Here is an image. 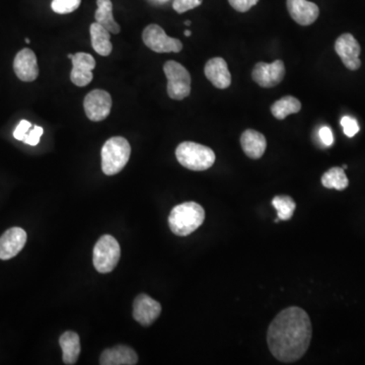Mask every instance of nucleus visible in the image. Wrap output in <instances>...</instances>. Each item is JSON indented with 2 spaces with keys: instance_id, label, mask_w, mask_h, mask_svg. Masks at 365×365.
Returning <instances> with one entry per match:
<instances>
[{
  "instance_id": "1",
  "label": "nucleus",
  "mask_w": 365,
  "mask_h": 365,
  "mask_svg": "<svg viewBox=\"0 0 365 365\" xmlns=\"http://www.w3.org/2000/svg\"><path fill=\"white\" fill-rule=\"evenodd\" d=\"M311 335L313 328L306 311L297 307H287L268 328V347L277 360L291 364L306 354Z\"/></svg>"
},
{
  "instance_id": "2",
  "label": "nucleus",
  "mask_w": 365,
  "mask_h": 365,
  "mask_svg": "<svg viewBox=\"0 0 365 365\" xmlns=\"http://www.w3.org/2000/svg\"><path fill=\"white\" fill-rule=\"evenodd\" d=\"M205 211L196 202H186L173 208L168 216L171 230L179 237H187L202 225Z\"/></svg>"
},
{
  "instance_id": "3",
  "label": "nucleus",
  "mask_w": 365,
  "mask_h": 365,
  "mask_svg": "<svg viewBox=\"0 0 365 365\" xmlns=\"http://www.w3.org/2000/svg\"><path fill=\"white\" fill-rule=\"evenodd\" d=\"M131 147L121 136L110 138L101 149V170L107 175L121 172L130 159Z\"/></svg>"
},
{
  "instance_id": "4",
  "label": "nucleus",
  "mask_w": 365,
  "mask_h": 365,
  "mask_svg": "<svg viewBox=\"0 0 365 365\" xmlns=\"http://www.w3.org/2000/svg\"><path fill=\"white\" fill-rule=\"evenodd\" d=\"M175 156L184 168L195 172L206 171L216 163L214 150L196 142H182L175 149Z\"/></svg>"
},
{
  "instance_id": "5",
  "label": "nucleus",
  "mask_w": 365,
  "mask_h": 365,
  "mask_svg": "<svg viewBox=\"0 0 365 365\" xmlns=\"http://www.w3.org/2000/svg\"><path fill=\"white\" fill-rule=\"evenodd\" d=\"M121 257L119 242L112 235H105L97 242L94 248V266L100 273H110L116 268Z\"/></svg>"
},
{
  "instance_id": "6",
  "label": "nucleus",
  "mask_w": 365,
  "mask_h": 365,
  "mask_svg": "<svg viewBox=\"0 0 365 365\" xmlns=\"http://www.w3.org/2000/svg\"><path fill=\"white\" fill-rule=\"evenodd\" d=\"M163 71L168 78V94L173 100L182 101L191 92V75L182 64L178 62H166Z\"/></svg>"
},
{
  "instance_id": "7",
  "label": "nucleus",
  "mask_w": 365,
  "mask_h": 365,
  "mask_svg": "<svg viewBox=\"0 0 365 365\" xmlns=\"http://www.w3.org/2000/svg\"><path fill=\"white\" fill-rule=\"evenodd\" d=\"M142 40L147 47L156 53H179L182 49L181 41L171 38L163 27L156 24L147 25L143 30Z\"/></svg>"
},
{
  "instance_id": "8",
  "label": "nucleus",
  "mask_w": 365,
  "mask_h": 365,
  "mask_svg": "<svg viewBox=\"0 0 365 365\" xmlns=\"http://www.w3.org/2000/svg\"><path fill=\"white\" fill-rule=\"evenodd\" d=\"M83 108L85 115L91 121H103L110 115L112 97L103 89H94L85 96Z\"/></svg>"
},
{
  "instance_id": "9",
  "label": "nucleus",
  "mask_w": 365,
  "mask_h": 365,
  "mask_svg": "<svg viewBox=\"0 0 365 365\" xmlns=\"http://www.w3.org/2000/svg\"><path fill=\"white\" fill-rule=\"evenodd\" d=\"M285 75V66L281 60H276L272 63L259 62L254 67L252 78L254 82L262 87H276L283 82Z\"/></svg>"
},
{
  "instance_id": "10",
  "label": "nucleus",
  "mask_w": 365,
  "mask_h": 365,
  "mask_svg": "<svg viewBox=\"0 0 365 365\" xmlns=\"http://www.w3.org/2000/svg\"><path fill=\"white\" fill-rule=\"evenodd\" d=\"M73 70L70 80L76 87H87L92 82L94 75L92 70L96 68V60L89 53L78 52L71 57Z\"/></svg>"
},
{
  "instance_id": "11",
  "label": "nucleus",
  "mask_w": 365,
  "mask_h": 365,
  "mask_svg": "<svg viewBox=\"0 0 365 365\" xmlns=\"http://www.w3.org/2000/svg\"><path fill=\"white\" fill-rule=\"evenodd\" d=\"M335 51L340 57L344 66L350 70H357L361 66L360 62V45L351 34H343L335 43Z\"/></svg>"
},
{
  "instance_id": "12",
  "label": "nucleus",
  "mask_w": 365,
  "mask_h": 365,
  "mask_svg": "<svg viewBox=\"0 0 365 365\" xmlns=\"http://www.w3.org/2000/svg\"><path fill=\"white\" fill-rule=\"evenodd\" d=\"M161 313V306L147 295H140L133 302V318L143 327L154 324Z\"/></svg>"
},
{
  "instance_id": "13",
  "label": "nucleus",
  "mask_w": 365,
  "mask_h": 365,
  "mask_svg": "<svg viewBox=\"0 0 365 365\" xmlns=\"http://www.w3.org/2000/svg\"><path fill=\"white\" fill-rule=\"evenodd\" d=\"M13 70L22 82L36 80L39 75V66L34 51L27 48L20 50L13 61Z\"/></svg>"
},
{
  "instance_id": "14",
  "label": "nucleus",
  "mask_w": 365,
  "mask_h": 365,
  "mask_svg": "<svg viewBox=\"0 0 365 365\" xmlns=\"http://www.w3.org/2000/svg\"><path fill=\"white\" fill-rule=\"evenodd\" d=\"M27 242V233L23 228H13L0 237V259L9 260L16 257Z\"/></svg>"
},
{
  "instance_id": "15",
  "label": "nucleus",
  "mask_w": 365,
  "mask_h": 365,
  "mask_svg": "<svg viewBox=\"0 0 365 365\" xmlns=\"http://www.w3.org/2000/svg\"><path fill=\"white\" fill-rule=\"evenodd\" d=\"M286 4L290 17L300 25L314 24L320 15L318 6L307 0H287Z\"/></svg>"
},
{
  "instance_id": "16",
  "label": "nucleus",
  "mask_w": 365,
  "mask_h": 365,
  "mask_svg": "<svg viewBox=\"0 0 365 365\" xmlns=\"http://www.w3.org/2000/svg\"><path fill=\"white\" fill-rule=\"evenodd\" d=\"M204 73L207 80L217 89H228L232 83V75L228 70V64L221 57L208 60L205 64Z\"/></svg>"
},
{
  "instance_id": "17",
  "label": "nucleus",
  "mask_w": 365,
  "mask_h": 365,
  "mask_svg": "<svg viewBox=\"0 0 365 365\" xmlns=\"http://www.w3.org/2000/svg\"><path fill=\"white\" fill-rule=\"evenodd\" d=\"M137 362V353L125 345L107 349L101 353L100 358L101 365H134Z\"/></svg>"
},
{
  "instance_id": "18",
  "label": "nucleus",
  "mask_w": 365,
  "mask_h": 365,
  "mask_svg": "<svg viewBox=\"0 0 365 365\" xmlns=\"http://www.w3.org/2000/svg\"><path fill=\"white\" fill-rule=\"evenodd\" d=\"M241 144L245 154L253 159L262 158L267 147L265 136L253 129H248L242 134Z\"/></svg>"
},
{
  "instance_id": "19",
  "label": "nucleus",
  "mask_w": 365,
  "mask_h": 365,
  "mask_svg": "<svg viewBox=\"0 0 365 365\" xmlns=\"http://www.w3.org/2000/svg\"><path fill=\"white\" fill-rule=\"evenodd\" d=\"M59 345L62 349V359L67 365H73L78 361L80 354V336L75 332L67 331L59 338Z\"/></svg>"
},
{
  "instance_id": "20",
  "label": "nucleus",
  "mask_w": 365,
  "mask_h": 365,
  "mask_svg": "<svg viewBox=\"0 0 365 365\" xmlns=\"http://www.w3.org/2000/svg\"><path fill=\"white\" fill-rule=\"evenodd\" d=\"M89 33H91L92 46L94 50L101 56H109L113 50L110 32L96 22L91 25Z\"/></svg>"
},
{
  "instance_id": "21",
  "label": "nucleus",
  "mask_w": 365,
  "mask_h": 365,
  "mask_svg": "<svg viewBox=\"0 0 365 365\" xmlns=\"http://www.w3.org/2000/svg\"><path fill=\"white\" fill-rule=\"evenodd\" d=\"M98 9L94 13L96 22L103 25L111 34H119L121 27L115 20L113 16V4L111 0H97Z\"/></svg>"
},
{
  "instance_id": "22",
  "label": "nucleus",
  "mask_w": 365,
  "mask_h": 365,
  "mask_svg": "<svg viewBox=\"0 0 365 365\" xmlns=\"http://www.w3.org/2000/svg\"><path fill=\"white\" fill-rule=\"evenodd\" d=\"M302 110V103L295 97L286 96L275 101L271 107L272 115L276 119H285L288 115L297 114Z\"/></svg>"
},
{
  "instance_id": "23",
  "label": "nucleus",
  "mask_w": 365,
  "mask_h": 365,
  "mask_svg": "<svg viewBox=\"0 0 365 365\" xmlns=\"http://www.w3.org/2000/svg\"><path fill=\"white\" fill-rule=\"evenodd\" d=\"M322 184L325 188L342 191L347 188L349 181L347 175L344 172V168L335 166L323 175Z\"/></svg>"
},
{
  "instance_id": "24",
  "label": "nucleus",
  "mask_w": 365,
  "mask_h": 365,
  "mask_svg": "<svg viewBox=\"0 0 365 365\" xmlns=\"http://www.w3.org/2000/svg\"><path fill=\"white\" fill-rule=\"evenodd\" d=\"M272 205L277 210V216L280 221H290L297 207L292 198L286 195L274 197L272 200Z\"/></svg>"
},
{
  "instance_id": "25",
  "label": "nucleus",
  "mask_w": 365,
  "mask_h": 365,
  "mask_svg": "<svg viewBox=\"0 0 365 365\" xmlns=\"http://www.w3.org/2000/svg\"><path fill=\"white\" fill-rule=\"evenodd\" d=\"M82 0H53L51 8L59 15L73 13L80 8Z\"/></svg>"
},
{
  "instance_id": "26",
  "label": "nucleus",
  "mask_w": 365,
  "mask_h": 365,
  "mask_svg": "<svg viewBox=\"0 0 365 365\" xmlns=\"http://www.w3.org/2000/svg\"><path fill=\"white\" fill-rule=\"evenodd\" d=\"M341 126L343 127L344 134L348 137H353L359 131V125L354 118L344 116L341 119Z\"/></svg>"
},
{
  "instance_id": "27",
  "label": "nucleus",
  "mask_w": 365,
  "mask_h": 365,
  "mask_svg": "<svg viewBox=\"0 0 365 365\" xmlns=\"http://www.w3.org/2000/svg\"><path fill=\"white\" fill-rule=\"evenodd\" d=\"M203 0H174L173 8L178 13H184L191 9L198 8L202 4Z\"/></svg>"
},
{
  "instance_id": "28",
  "label": "nucleus",
  "mask_w": 365,
  "mask_h": 365,
  "mask_svg": "<svg viewBox=\"0 0 365 365\" xmlns=\"http://www.w3.org/2000/svg\"><path fill=\"white\" fill-rule=\"evenodd\" d=\"M230 6L240 13H247L258 4L259 0H228Z\"/></svg>"
},
{
  "instance_id": "29",
  "label": "nucleus",
  "mask_w": 365,
  "mask_h": 365,
  "mask_svg": "<svg viewBox=\"0 0 365 365\" xmlns=\"http://www.w3.org/2000/svg\"><path fill=\"white\" fill-rule=\"evenodd\" d=\"M43 128L40 126H34L32 130H30L27 132V135L25 136L24 142L27 143V144L32 145V147H35V145L38 144L40 142L41 136L43 135Z\"/></svg>"
},
{
  "instance_id": "30",
  "label": "nucleus",
  "mask_w": 365,
  "mask_h": 365,
  "mask_svg": "<svg viewBox=\"0 0 365 365\" xmlns=\"http://www.w3.org/2000/svg\"><path fill=\"white\" fill-rule=\"evenodd\" d=\"M31 128L32 124L29 121L22 120L20 124L18 125L17 128H16L15 132H13V137L17 140H20V142H23L25 136L27 135Z\"/></svg>"
},
{
  "instance_id": "31",
  "label": "nucleus",
  "mask_w": 365,
  "mask_h": 365,
  "mask_svg": "<svg viewBox=\"0 0 365 365\" xmlns=\"http://www.w3.org/2000/svg\"><path fill=\"white\" fill-rule=\"evenodd\" d=\"M318 136H320L321 140L326 147H331L334 144V136H333L331 128H329V127H322L318 131Z\"/></svg>"
},
{
  "instance_id": "32",
  "label": "nucleus",
  "mask_w": 365,
  "mask_h": 365,
  "mask_svg": "<svg viewBox=\"0 0 365 365\" xmlns=\"http://www.w3.org/2000/svg\"><path fill=\"white\" fill-rule=\"evenodd\" d=\"M184 34H185V36H186V37H190L192 32L190 31V30H186V31H185Z\"/></svg>"
},
{
  "instance_id": "33",
  "label": "nucleus",
  "mask_w": 365,
  "mask_h": 365,
  "mask_svg": "<svg viewBox=\"0 0 365 365\" xmlns=\"http://www.w3.org/2000/svg\"><path fill=\"white\" fill-rule=\"evenodd\" d=\"M185 25H191V22H190V20H186V22H185Z\"/></svg>"
},
{
  "instance_id": "34",
  "label": "nucleus",
  "mask_w": 365,
  "mask_h": 365,
  "mask_svg": "<svg viewBox=\"0 0 365 365\" xmlns=\"http://www.w3.org/2000/svg\"><path fill=\"white\" fill-rule=\"evenodd\" d=\"M30 42H31V41H30V39H27H27H25V43L29 44V43H30Z\"/></svg>"
},
{
  "instance_id": "35",
  "label": "nucleus",
  "mask_w": 365,
  "mask_h": 365,
  "mask_svg": "<svg viewBox=\"0 0 365 365\" xmlns=\"http://www.w3.org/2000/svg\"><path fill=\"white\" fill-rule=\"evenodd\" d=\"M73 54H68V58H69V59H71V57H73Z\"/></svg>"
},
{
  "instance_id": "36",
  "label": "nucleus",
  "mask_w": 365,
  "mask_h": 365,
  "mask_svg": "<svg viewBox=\"0 0 365 365\" xmlns=\"http://www.w3.org/2000/svg\"><path fill=\"white\" fill-rule=\"evenodd\" d=\"M343 168H344V170H346V168H347V166H346V165L343 166Z\"/></svg>"
}]
</instances>
